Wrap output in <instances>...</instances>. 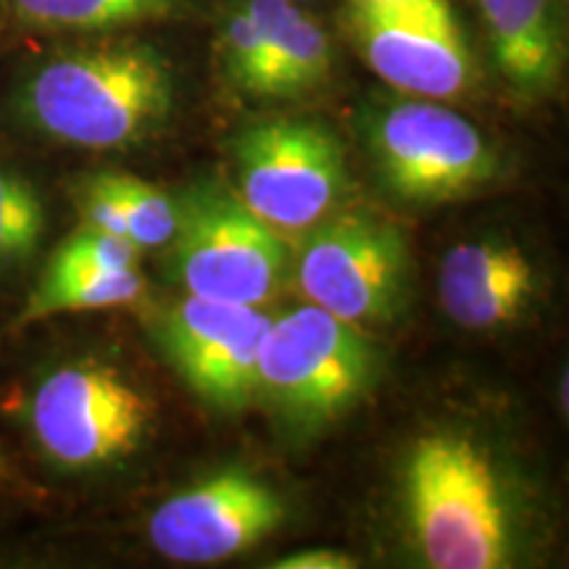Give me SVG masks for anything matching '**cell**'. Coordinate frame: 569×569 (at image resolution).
I'll use <instances>...</instances> for the list:
<instances>
[{
    "instance_id": "603a6c76",
    "label": "cell",
    "mask_w": 569,
    "mask_h": 569,
    "mask_svg": "<svg viewBox=\"0 0 569 569\" xmlns=\"http://www.w3.org/2000/svg\"><path fill=\"white\" fill-rule=\"evenodd\" d=\"M11 478V469H9V461L3 457V448H0V482H6Z\"/></svg>"
},
{
    "instance_id": "9a60e30c",
    "label": "cell",
    "mask_w": 569,
    "mask_h": 569,
    "mask_svg": "<svg viewBox=\"0 0 569 569\" xmlns=\"http://www.w3.org/2000/svg\"><path fill=\"white\" fill-rule=\"evenodd\" d=\"M142 296H146V280L138 269L42 274L19 322L30 325L56 315H71V311L117 309V306L140 301Z\"/></svg>"
},
{
    "instance_id": "ba28073f",
    "label": "cell",
    "mask_w": 569,
    "mask_h": 569,
    "mask_svg": "<svg viewBox=\"0 0 569 569\" xmlns=\"http://www.w3.org/2000/svg\"><path fill=\"white\" fill-rule=\"evenodd\" d=\"M153 409L117 367L80 361L56 369L32 401L34 438L69 469L103 467L142 443Z\"/></svg>"
},
{
    "instance_id": "8992f818",
    "label": "cell",
    "mask_w": 569,
    "mask_h": 569,
    "mask_svg": "<svg viewBox=\"0 0 569 569\" xmlns=\"http://www.w3.org/2000/svg\"><path fill=\"white\" fill-rule=\"evenodd\" d=\"M309 303L351 325L396 317L407 296L409 251L396 224L369 211L332 213L306 232L293 259Z\"/></svg>"
},
{
    "instance_id": "277c9868",
    "label": "cell",
    "mask_w": 569,
    "mask_h": 569,
    "mask_svg": "<svg viewBox=\"0 0 569 569\" xmlns=\"http://www.w3.org/2000/svg\"><path fill=\"white\" fill-rule=\"evenodd\" d=\"M375 353L356 325L319 306L269 322L259 353V396L301 425H325L353 407L372 380Z\"/></svg>"
},
{
    "instance_id": "e0dca14e",
    "label": "cell",
    "mask_w": 569,
    "mask_h": 569,
    "mask_svg": "<svg viewBox=\"0 0 569 569\" xmlns=\"http://www.w3.org/2000/svg\"><path fill=\"white\" fill-rule=\"evenodd\" d=\"M46 211L38 190L24 177L0 167V269L19 264L38 251Z\"/></svg>"
},
{
    "instance_id": "7402d4cb",
    "label": "cell",
    "mask_w": 569,
    "mask_h": 569,
    "mask_svg": "<svg viewBox=\"0 0 569 569\" xmlns=\"http://www.w3.org/2000/svg\"><path fill=\"white\" fill-rule=\"evenodd\" d=\"M356 559L351 553L336 549H306L274 561L272 569H353Z\"/></svg>"
},
{
    "instance_id": "52a82bcc",
    "label": "cell",
    "mask_w": 569,
    "mask_h": 569,
    "mask_svg": "<svg viewBox=\"0 0 569 569\" xmlns=\"http://www.w3.org/2000/svg\"><path fill=\"white\" fill-rule=\"evenodd\" d=\"M369 146L380 180L407 203H448L498 174V156L482 132L457 111L407 101L372 119Z\"/></svg>"
},
{
    "instance_id": "7a4b0ae2",
    "label": "cell",
    "mask_w": 569,
    "mask_h": 569,
    "mask_svg": "<svg viewBox=\"0 0 569 569\" xmlns=\"http://www.w3.org/2000/svg\"><path fill=\"white\" fill-rule=\"evenodd\" d=\"M407 507L425 561L438 569H496L509 559L501 486L472 440L436 432L407 461Z\"/></svg>"
},
{
    "instance_id": "44dd1931",
    "label": "cell",
    "mask_w": 569,
    "mask_h": 569,
    "mask_svg": "<svg viewBox=\"0 0 569 569\" xmlns=\"http://www.w3.org/2000/svg\"><path fill=\"white\" fill-rule=\"evenodd\" d=\"M80 209H82L84 227H92V230H101L109 234H119V238H127L124 211H122V206H119V198L113 196L106 172L90 177V180L82 184Z\"/></svg>"
},
{
    "instance_id": "4fadbf2b",
    "label": "cell",
    "mask_w": 569,
    "mask_h": 569,
    "mask_svg": "<svg viewBox=\"0 0 569 569\" xmlns=\"http://www.w3.org/2000/svg\"><path fill=\"white\" fill-rule=\"evenodd\" d=\"M490 51L519 92L538 96L553 88L561 69L553 0H478Z\"/></svg>"
},
{
    "instance_id": "30bf717a",
    "label": "cell",
    "mask_w": 569,
    "mask_h": 569,
    "mask_svg": "<svg viewBox=\"0 0 569 569\" xmlns=\"http://www.w3.org/2000/svg\"><path fill=\"white\" fill-rule=\"evenodd\" d=\"M353 32L390 88L425 98H453L467 88L469 53L446 0H359Z\"/></svg>"
},
{
    "instance_id": "ac0fdd59",
    "label": "cell",
    "mask_w": 569,
    "mask_h": 569,
    "mask_svg": "<svg viewBox=\"0 0 569 569\" xmlns=\"http://www.w3.org/2000/svg\"><path fill=\"white\" fill-rule=\"evenodd\" d=\"M106 177H109L113 196L119 198V206L124 211L127 238L140 251L169 246V240L174 238L177 219H180V209L172 198L138 177L117 172H106Z\"/></svg>"
},
{
    "instance_id": "7c38bea8",
    "label": "cell",
    "mask_w": 569,
    "mask_h": 569,
    "mask_svg": "<svg viewBox=\"0 0 569 569\" xmlns=\"http://www.w3.org/2000/svg\"><path fill=\"white\" fill-rule=\"evenodd\" d=\"M536 267L503 240L453 246L440 264V301L465 330H496L522 315L536 296Z\"/></svg>"
},
{
    "instance_id": "d6986e66",
    "label": "cell",
    "mask_w": 569,
    "mask_h": 569,
    "mask_svg": "<svg viewBox=\"0 0 569 569\" xmlns=\"http://www.w3.org/2000/svg\"><path fill=\"white\" fill-rule=\"evenodd\" d=\"M227 71L238 88L259 98H274L272 48L251 11H234L224 30Z\"/></svg>"
},
{
    "instance_id": "5bb4252c",
    "label": "cell",
    "mask_w": 569,
    "mask_h": 569,
    "mask_svg": "<svg viewBox=\"0 0 569 569\" xmlns=\"http://www.w3.org/2000/svg\"><path fill=\"white\" fill-rule=\"evenodd\" d=\"M251 17L272 48L274 98L309 92L327 80L332 48L322 27L298 11L293 0H248Z\"/></svg>"
},
{
    "instance_id": "2e32d148",
    "label": "cell",
    "mask_w": 569,
    "mask_h": 569,
    "mask_svg": "<svg viewBox=\"0 0 569 569\" xmlns=\"http://www.w3.org/2000/svg\"><path fill=\"white\" fill-rule=\"evenodd\" d=\"M19 19L42 30H113L167 17L174 0H11Z\"/></svg>"
},
{
    "instance_id": "9c48e42d",
    "label": "cell",
    "mask_w": 569,
    "mask_h": 569,
    "mask_svg": "<svg viewBox=\"0 0 569 569\" xmlns=\"http://www.w3.org/2000/svg\"><path fill=\"white\" fill-rule=\"evenodd\" d=\"M269 322L272 317L259 306L184 296L163 311L159 340L198 398L238 411L259 396V353Z\"/></svg>"
},
{
    "instance_id": "ffe728a7",
    "label": "cell",
    "mask_w": 569,
    "mask_h": 569,
    "mask_svg": "<svg viewBox=\"0 0 569 569\" xmlns=\"http://www.w3.org/2000/svg\"><path fill=\"white\" fill-rule=\"evenodd\" d=\"M140 248L132 240L109 234L92 227H82L59 246L51 256L46 274L69 272H119V269H138Z\"/></svg>"
},
{
    "instance_id": "3957f363",
    "label": "cell",
    "mask_w": 569,
    "mask_h": 569,
    "mask_svg": "<svg viewBox=\"0 0 569 569\" xmlns=\"http://www.w3.org/2000/svg\"><path fill=\"white\" fill-rule=\"evenodd\" d=\"M177 209L169 267L188 296L243 306L272 301L293 267L280 232L219 184H198Z\"/></svg>"
},
{
    "instance_id": "8fae6325",
    "label": "cell",
    "mask_w": 569,
    "mask_h": 569,
    "mask_svg": "<svg viewBox=\"0 0 569 569\" xmlns=\"http://www.w3.org/2000/svg\"><path fill=\"white\" fill-rule=\"evenodd\" d=\"M282 519L274 488L243 469H224L163 501L148 522V538L167 559L213 565L253 549Z\"/></svg>"
},
{
    "instance_id": "6da1fadb",
    "label": "cell",
    "mask_w": 569,
    "mask_h": 569,
    "mask_svg": "<svg viewBox=\"0 0 569 569\" xmlns=\"http://www.w3.org/2000/svg\"><path fill=\"white\" fill-rule=\"evenodd\" d=\"M21 113L48 138L80 148H127L167 122L174 103L169 63L151 46L59 56L21 90Z\"/></svg>"
},
{
    "instance_id": "5b68a950",
    "label": "cell",
    "mask_w": 569,
    "mask_h": 569,
    "mask_svg": "<svg viewBox=\"0 0 569 569\" xmlns=\"http://www.w3.org/2000/svg\"><path fill=\"white\" fill-rule=\"evenodd\" d=\"M232 161L240 201L282 238L311 232L343 201L346 156L322 124L274 119L248 127L232 142Z\"/></svg>"
}]
</instances>
